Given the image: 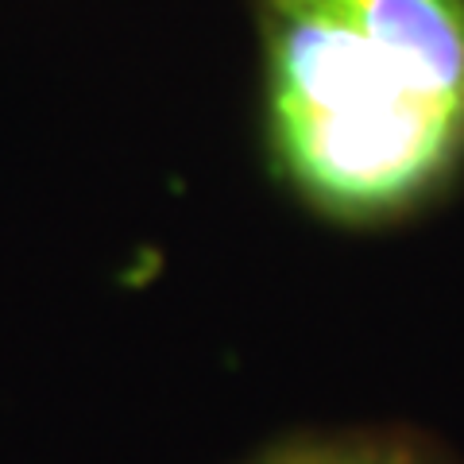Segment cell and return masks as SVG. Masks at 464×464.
<instances>
[{"label":"cell","instance_id":"cell-1","mask_svg":"<svg viewBox=\"0 0 464 464\" xmlns=\"http://www.w3.org/2000/svg\"><path fill=\"white\" fill-rule=\"evenodd\" d=\"M275 148L348 221L411 209L464 155V0H264Z\"/></svg>","mask_w":464,"mask_h":464},{"label":"cell","instance_id":"cell-2","mask_svg":"<svg viewBox=\"0 0 464 464\" xmlns=\"http://www.w3.org/2000/svg\"><path fill=\"white\" fill-rule=\"evenodd\" d=\"M271 464H406L402 457L372 453V449H302V453L279 457Z\"/></svg>","mask_w":464,"mask_h":464}]
</instances>
